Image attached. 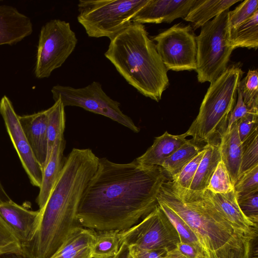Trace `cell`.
I'll return each mask as SVG.
<instances>
[{"mask_svg":"<svg viewBox=\"0 0 258 258\" xmlns=\"http://www.w3.org/2000/svg\"><path fill=\"white\" fill-rule=\"evenodd\" d=\"M54 104L47 109V157L48 160L54 143L60 136L63 135L66 123L64 106L60 99L54 101ZM45 164V165H46Z\"/></svg>","mask_w":258,"mask_h":258,"instance_id":"cell-27","label":"cell"},{"mask_svg":"<svg viewBox=\"0 0 258 258\" xmlns=\"http://www.w3.org/2000/svg\"><path fill=\"white\" fill-rule=\"evenodd\" d=\"M31 150L42 169L47 157V109L32 114L18 115Z\"/></svg>","mask_w":258,"mask_h":258,"instance_id":"cell-16","label":"cell"},{"mask_svg":"<svg viewBox=\"0 0 258 258\" xmlns=\"http://www.w3.org/2000/svg\"><path fill=\"white\" fill-rule=\"evenodd\" d=\"M157 202L175 228L179 236L180 241L192 244L203 250L202 246L195 233L184 221L164 203L159 200Z\"/></svg>","mask_w":258,"mask_h":258,"instance_id":"cell-28","label":"cell"},{"mask_svg":"<svg viewBox=\"0 0 258 258\" xmlns=\"http://www.w3.org/2000/svg\"><path fill=\"white\" fill-rule=\"evenodd\" d=\"M258 11L257 0H245L234 10L229 11L228 15V28L236 27L249 19Z\"/></svg>","mask_w":258,"mask_h":258,"instance_id":"cell-33","label":"cell"},{"mask_svg":"<svg viewBox=\"0 0 258 258\" xmlns=\"http://www.w3.org/2000/svg\"><path fill=\"white\" fill-rule=\"evenodd\" d=\"M0 113L31 183L33 186L40 187L43 169L34 156L12 102L6 95L0 101Z\"/></svg>","mask_w":258,"mask_h":258,"instance_id":"cell-12","label":"cell"},{"mask_svg":"<svg viewBox=\"0 0 258 258\" xmlns=\"http://www.w3.org/2000/svg\"><path fill=\"white\" fill-rule=\"evenodd\" d=\"M78 42L69 22L59 19L45 23L40 32L34 74L38 79L48 78L60 68L74 50Z\"/></svg>","mask_w":258,"mask_h":258,"instance_id":"cell-8","label":"cell"},{"mask_svg":"<svg viewBox=\"0 0 258 258\" xmlns=\"http://www.w3.org/2000/svg\"><path fill=\"white\" fill-rule=\"evenodd\" d=\"M121 243L148 250L173 248L180 238L175 228L158 205L139 223L120 231Z\"/></svg>","mask_w":258,"mask_h":258,"instance_id":"cell-10","label":"cell"},{"mask_svg":"<svg viewBox=\"0 0 258 258\" xmlns=\"http://www.w3.org/2000/svg\"><path fill=\"white\" fill-rule=\"evenodd\" d=\"M96 231L81 226L75 228L50 258H92L91 246Z\"/></svg>","mask_w":258,"mask_h":258,"instance_id":"cell-21","label":"cell"},{"mask_svg":"<svg viewBox=\"0 0 258 258\" xmlns=\"http://www.w3.org/2000/svg\"><path fill=\"white\" fill-rule=\"evenodd\" d=\"M11 200L0 181V203L9 201Z\"/></svg>","mask_w":258,"mask_h":258,"instance_id":"cell-43","label":"cell"},{"mask_svg":"<svg viewBox=\"0 0 258 258\" xmlns=\"http://www.w3.org/2000/svg\"><path fill=\"white\" fill-rule=\"evenodd\" d=\"M202 149L191 140H187L165 160L161 167L171 179L177 174Z\"/></svg>","mask_w":258,"mask_h":258,"instance_id":"cell-26","label":"cell"},{"mask_svg":"<svg viewBox=\"0 0 258 258\" xmlns=\"http://www.w3.org/2000/svg\"><path fill=\"white\" fill-rule=\"evenodd\" d=\"M90 149L73 148L41 211L34 237L23 253L25 258H50L73 230L80 226L77 213L84 191L98 165Z\"/></svg>","mask_w":258,"mask_h":258,"instance_id":"cell-2","label":"cell"},{"mask_svg":"<svg viewBox=\"0 0 258 258\" xmlns=\"http://www.w3.org/2000/svg\"><path fill=\"white\" fill-rule=\"evenodd\" d=\"M0 215L19 240L24 253L37 231L41 211L28 210L11 200L0 203Z\"/></svg>","mask_w":258,"mask_h":258,"instance_id":"cell-13","label":"cell"},{"mask_svg":"<svg viewBox=\"0 0 258 258\" xmlns=\"http://www.w3.org/2000/svg\"><path fill=\"white\" fill-rule=\"evenodd\" d=\"M134 258H163L166 252L164 250H148L136 246H130Z\"/></svg>","mask_w":258,"mask_h":258,"instance_id":"cell-41","label":"cell"},{"mask_svg":"<svg viewBox=\"0 0 258 258\" xmlns=\"http://www.w3.org/2000/svg\"><path fill=\"white\" fill-rule=\"evenodd\" d=\"M219 150L221 160L225 165L234 186L238 178L242 152V143L239 136L237 122L221 136Z\"/></svg>","mask_w":258,"mask_h":258,"instance_id":"cell-19","label":"cell"},{"mask_svg":"<svg viewBox=\"0 0 258 258\" xmlns=\"http://www.w3.org/2000/svg\"><path fill=\"white\" fill-rule=\"evenodd\" d=\"M157 200L164 203L189 226L206 258H222L244 239L250 238L234 229L205 190L183 188L171 179L162 185Z\"/></svg>","mask_w":258,"mask_h":258,"instance_id":"cell-3","label":"cell"},{"mask_svg":"<svg viewBox=\"0 0 258 258\" xmlns=\"http://www.w3.org/2000/svg\"><path fill=\"white\" fill-rule=\"evenodd\" d=\"M229 9L202 27L196 36V69L201 83L215 81L227 68L233 49L227 43Z\"/></svg>","mask_w":258,"mask_h":258,"instance_id":"cell-7","label":"cell"},{"mask_svg":"<svg viewBox=\"0 0 258 258\" xmlns=\"http://www.w3.org/2000/svg\"><path fill=\"white\" fill-rule=\"evenodd\" d=\"M119 230L96 231L91 246L92 258H112L118 252L121 240Z\"/></svg>","mask_w":258,"mask_h":258,"instance_id":"cell-25","label":"cell"},{"mask_svg":"<svg viewBox=\"0 0 258 258\" xmlns=\"http://www.w3.org/2000/svg\"><path fill=\"white\" fill-rule=\"evenodd\" d=\"M236 122L239 136L242 143L257 130L258 108L252 109L249 113Z\"/></svg>","mask_w":258,"mask_h":258,"instance_id":"cell-38","label":"cell"},{"mask_svg":"<svg viewBox=\"0 0 258 258\" xmlns=\"http://www.w3.org/2000/svg\"><path fill=\"white\" fill-rule=\"evenodd\" d=\"M239 0H195L186 16L185 21L192 24L196 30L202 27L210 20L223 12L229 9Z\"/></svg>","mask_w":258,"mask_h":258,"instance_id":"cell-22","label":"cell"},{"mask_svg":"<svg viewBox=\"0 0 258 258\" xmlns=\"http://www.w3.org/2000/svg\"><path fill=\"white\" fill-rule=\"evenodd\" d=\"M112 258H134V257L130 246L124 243H122L118 252Z\"/></svg>","mask_w":258,"mask_h":258,"instance_id":"cell-42","label":"cell"},{"mask_svg":"<svg viewBox=\"0 0 258 258\" xmlns=\"http://www.w3.org/2000/svg\"><path fill=\"white\" fill-rule=\"evenodd\" d=\"M257 131H255L242 142V152L239 176L253 167L258 166Z\"/></svg>","mask_w":258,"mask_h":258,"instance_id":"cell-31","label":"cell"},{"mask_svg":"<svg viewBox=\"0 0 258 258\" xmlns=\"http://www.w3.org/2000/svg\"><path fill=\"white\" fill-rule=\"evenodd\" d=\"M257 70H249L240 81L238 89L248 109L258 108V75Z\"/></svg>","mask_w":258,"mask_h":258,"instance_id":"cell-29","label":"cell"},{"mask_svg":"<svg viewBox=\"0 0 258 258\" xmlns=\"http://www.w3.org/2000/svg\"><path fill=\"white\" fill-rule=\"evenodd\" d=\"M206 152L204 146L202 150L171 179L181 187L189 189L200 163Z\"/></svg>","mask_w":258,"mask_h":258,"instance_id":"cell-34","label":"cell"},{"mask_svg":"<svg viewBox=\"0 0 258 258\" xmlns=\"http://www.w3.org/2000/svg\"><path fill=\"white\" fill-rule=\"evenodd\" d=\"M227 43L233 50L237 47L257 48L258 11L239 26L228 28Z\"/></svg>","mask_w":258,"mask_h":258,"instance_id":"cell-24","label":"cell"},{"mask_svg":"<svg viewBox=\"0 0 258 258\" xmlns=\"http://www.w3.org/2000/svg\"><path fill=\"white\" fill-rule=\"evenodd\" d=\"M238 98L235 105L229 114L226 130H230L232 126L239 119L246 115L252 109H248L245 104L240 91L237 89ZM253 109V108H252Z\"/></svg>","mask_w":258,"mask_h":258,"instance_id":"cell-39","label":"cell"},{"mask_svg":"<svg viewBox=\"0 0 258 258\" xmlns=\"http://www.w3.org/2000/svg\"><path fill=\"white\" fill-rule=\"evenodd\" d=\"M254 240L246 238L240 245L230 249L222 258H251L252 243Z\"/></svg>","mask_w":258,"mask_h":258,"instance_id":"cell-40","label":"cell"},{"mask_svg":"<svg viewBox=\"0 0 258 258\" xmlns=\"http://www.w3.org/2000/svg\"><path fill=\"white\" fill-rule=\"evenodd\" d=\"M207 189L214 194H225L234 189L228 171L222 161L218 164Z\"/></svg>","mask_w":258,"mask_h":258,"instance_id":"cell-32","label":"cell"},{"mask_svg":"<svg viewBox=\"0 0 258 258\" xmlns=\"http://www.w3.org/2000/svg\"><path fill=\"white\" fill-rule=\"evenodd\" d=\"M53 100L60 99L64 106H73L107 117L135 133L140 132L133 120L120 109V103L103 90L101 84L93 81L80 88L56 85L51 90Z\"/></svg>","mask_w":258,"mask_h":258,"instance_id":"cell-9","label":"cell"},{"mask_svg":"<svg viewBox=\"0 0 258 258\" xmlns=\"http://www.w3.org/2000/svg\"><path fill=\"white\" fill-rule=\"evenodd\" d=\"M65 146L63 135L59 137L55 141L48 160L43 169L39 192L36 199L40 210L45 206L63 167Z\"/></svg>","mask_w":258,"mask_h":258,"instance_id":"cell-18","label":"cell"},{"mask_svg":"<svg viewBox=\"0 0 258 258\" xmlns=\"http://www.w3.org/2000/svg\"><path fill=\"white\" fill-rule=\"evenodd\" d=\"M238 206L243 215L251 222L258 224V190L237 195Z\"/></svg>","mask_w":258,"mask_h":258,"instance_id":"cell-35","label":"cell"},{"mask_svg":"<svg viewBox=\"0 0 258 258\" xmlns=\"http://www.w3.org/2000/svg\"><path fill=\"white\" fill-rule=\"evenodd\" d=\"M149 0H80L78 21L90 37L110 40L132 23Z\"/></svg>","mask_w":258,"mask_h":258,"instance_id":"cell-6","label":"cell"},{"mask_svg":"<svg viewBox=\"0 0 258 258\" xmlns=\"http://www.w3.org/2000/svg\"><path fill=\"white\" fill-rule=\"evenodd\" d=\"M32 32L33 25L29 17L12 6H0V45L16 44Z\"/></svg>","mask_w":258,"mask_h":258,"instance_id":"cell-17","label":"cell"},{"mask_svg":"<svg viewBox=\"0 0 258 258\" xmlns=\"http://www.w3.org/2000/svg\"><path fill=\"white\" fill-rule=\"evenodd\" d=\"M234 189L237 195L258 190V166L239 175L234 185Z\"/></svg>","mask_w":258,"mask_h":258,"instance_id":"cell-36","label":"cell"},{"mask_svg":"<svg viewBox=\"0 0 258 258\" xmlns=\"http://www.w3.org/2000/svg\"><path fill=\"white\" fill-rule=\"evenodd\" d=\"M8 255H23L20 242L0 215V257Z\"/></svg>","mask_w":258,"mask_h":258,"instance_id":"cell-30","label":"cell"},{"mask_svg":"<svg viewBox=\"0 0 258 258\" xmlns=\"http://www.w3.org/2000/svg\"><path fill=\"white\" fill-rule=\"evenodd\" d=\"M243 71L237 65L228 66L211 83L199 113L186 133L195 143H219L235 103Z\"/></svg>","mask_w":258,"mask_h":258,"instance_id":"cell-5","label":"cell"},{"mask_svg":"<svg viewBox=\"0 0 258 258\" xmlns=\"http://www.w3.org/2000/svg\"><path fill=\"white\" fill-rule=\"evenodd\" d=\"M187 137L186 132L173 135L165 132L155 138L153 145L136 159L142 164L161 167L165 160L187 141Z\"/></svg>","mask_w":258,"mask_h":258,"instance_id":"cell-20","label":"cell"},{"mask_svg":"<svg viewBox=\"0 0 258 258\" xmlns=\"http://www.w3.org/2000/svg\"><path fill=\"white\" fill-rule=\"evenodd\" d=\"M153 40L167 70H196V36L191 26L175 24L155 36Z\"/></svg>","mask_w":258,"mask_h":258,"instance_id":"cell-11","label":"cell"},{"mask_svg":"<svg viewBox=\"0 0 258 258\" xmlns=\"http://www.w3.org/2000/svg\"><path fill=\"white\" fill-rule=\"evenodd\" d=\"M195 2V0H149L136 14L132 22L170 23L177 18L184 19Z\"/></svg>","mask_w":258,"mask_h":258,"instance_id":"cell-14","label":"cell"},{"mask_svg":"<svg viewBox=\"0 0 258 258\" xmlns=\"http://www.w3.org/2000/svg\"><path fill=\"white\" fill-rule=\"evenodd\" d=\"M215 206L240 235L252 239L257 237V226L249 220L241 212L234 189L225 194H214L205 190Z\"/></svg>","mask_w":258,"mask_h":258,"instance_id":"cell-15","label":"cell"},{"mask_svg":"<svg viewBox=\"0 0 258 258\" xmlns=\"http://www.w3.org/2000/svg\"><path fill=\"white\" fill-rule=\"evenodd\" d=\"M163 258H206L201 248L190 243L180 241L167 251Z\"/></svg>","mask_w":258,"mask_h":258,"instance_id":"cell-37","label":"cell"},{"mask_svg":"<svg viewBox=\"0 0 258 258\" xmlns=\"http://www.w3.org/2000/svg\"><path fill=\"white\" fill-rule=\"evenodd\" d=\"M206 152L200 163L189 189L204 191L207 189L217 166L221 161L219 143L208 144Z\"/></svg>","mask_w":258,"mask_h":258,"instance_id":"cell-23","label":"cell"},{"mask_svg":"<svg viewBox=\"0 0 258 258\" xmlns=\"http://www.w3.org/2000/svg\"><path fill=\"white\" fill-rule=\"evenodd\" d=\"M110 40L105 56L130 85L159 101L169 84L168 70L145 26L132 22Z\"/></svg>","mask_w":258,"mask_h":258,"instance_id":"cell-4","label":"cell"},{"mask_svg":"<svg viewBox=\"0 0 258 258\" xmlns=\"http://www.w3.org/2000/svg\"><path fill=\"white\" fill-rule=\"evenodd\" d=\"M169 179L159 166L136 159L116 163L99 158L80 203L77 221L81 226L96 231L125 230L158 205L160 187Z\"/></svg>","mask_w":258,"mask_h":258,"instance_id":"cell-1","label":"cell"}]
</instances>
